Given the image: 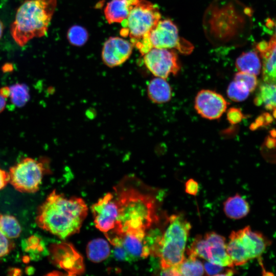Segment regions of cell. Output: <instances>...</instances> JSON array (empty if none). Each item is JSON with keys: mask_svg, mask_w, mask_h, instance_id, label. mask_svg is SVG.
I'll return each mask as SVG.
<instances>
[{"mask_svg": "<svg viewBox=\"0 0 276 276\" xmlns=\"http://www.w3.org/2000/svg\"><path fill=\"white\" fill-rule=\"evenodd\" d=\"M257 49L263 59L262 78L264 82L276 85V38L262 41Z\"/></svg>", "mask_w": 276, "mask_h": 276, "instance_id": "17", "label": "cell"}, {"mask_svg": "<svg viewBox=\"0 0 276 276\" xmlns=\"http://www.w3.org/2000/svg\"><path fill=\"white\" fill-rule=\"evenodd\" d=\"M237 232L250 260L260 258L270 244V240L264 235L252 231L249 226Z\"/></svg>", "mask_w": 276, "mask_h": 276, "instance_id": "16", "label": "cell"}, {"mask_svg": "<svg viewBox=\"0 0 276 276\" xmlns=\"http://www.w3.org/2000/svg\"><path fill=\"white\" fill-rule=\"evenodd\" d=\"M0 93L6 98L9 96L10 90L9 87H4L0 89Z\"/></svg>", "mask_w": 276, "mask_h": 276, "instance_id": "39", "label": "cell"}, {"mask_svg": "<svg viewBox=\"0 0 276 276\" xmlns=\"http://www.w3.org/2000/svg\"><path fill=\"white\" fill-rule=\"evenodd\" d=\"M254 103L257 106L264 105L267 110L276 108V85L266 82L261 84Z\"/></svg>", "mask_w": 276, "mask_h": 276, "instance_id": "24", "label": "cell"}, {"mask_svg": "<svg viewBox=\"0 0 276 276\" xmlns=\"http://www.w3.org/2000/svg\"><path fill=\"white\" fill-rule=\"evenodd\" d=\"M9 173L0 168V190L4 188L9 182Z\"/></svg>", "mask_w": 276, "mask_h": 276, "instance_id": "36", "label": "cell"}, {"mask_svg": "<svg viewBox=\"0 0 276 276\" xmlns=\"http://www.w3.org/2000/svg\"><path fill=\"white\" fill-rule=\"evenodd\" d=\"M273 110V116L276 119V108L274 109Z\"/></svg>", "mask_w": 276, "mask_h": 276, "instance_id": "42", "label": "cell"}, {"mask_svg": "<svg viewBox=\"0 0 276 276\" xmlns=\"http://www.w3.org/2000/svg\"><path fill=\"white\" fill-rule=\"evenodd\" d=\"M204 272L208 275H232L235 271L229 267L206 261L203 264Z\"/></svg>", "mask_w": 276, "mask_h": 276, "instance_id": "30", "label": "cell"}, {"mask_svg": "<svg viewBox=\"0 0 276 276\" xmlns=\"http://www.w3.org/2000/svg\"><path fill=\"white\" fill-rule=\"evenodd\" d=\"M227 105L222 95L211 89L200 90L194 100V108L197 113L210 120L219 119L226 111Z\"/></svg>", "mask_w": 276, "mask_h": 276, "instance_id": "11", "label": "cell"}, {"mask_svg": "<svg viewBox=\"0 0 276 276\" xmlns=\"http://www.w3.org/2000/svg\"><path fill=\"white\" fill-rule=\"evenodd\" d=\"M0 232L8 239H12L19 236L21 228L14 216L0 213Z\"/></svg>", "mask_w": 276, "mask_h": 276, "instance_id": "26", "label": "cell"}, {"mask_svg": "<svg viewBox=\"0 0 276 276\" xmlns=\"http://www.w3.org/2000/svg\"><path fill=\"white\" fill-rule=\"evenodd\" d=\"M0 232V258L8 255L14 248V244Z\"/></svg>", "mask_w": 276, "mask_h": 276, "instance_id": "33", "label": "cell"}, {"mask_svg": "<svg viewBox=\"0 0 276 276\" xmlns=\"http://www.w3.org/2000/svg\"><path fill=\"white\" fill-rule=\"evenodd\" d=\"M191 228L190 223L180 215H172L168 218L167 227L152 253L159 257L162 269L177 266L185 260Z\"/></svg>", "mask_w": 276, "mask_h": 276, "instance_id": "6", "label": "cell"}, {"mask_svg": "<svg viewBox=\"0 0 276 276\" xmlns=\"http://www.w3.org/2000/svg\"><path fill=\"white\" fill-rule=\"evenodd\" d=\"M149 40L152 48L176 49L188 54L193 50L192 44L180 38L176 26L169 19H160L150 32Z\"/></svg>", "mask_w": 276, "mask_h": 276, "instance_id": "8", "label": "cell"}, {"mask_svg": "<svg viewBox=\"0 0 276 276\" xmlns=\"http://www.w3.org/2000/svg\"><path fill=\"white\" fill-rule=\"evenodd\" d=\"M270 134L272 137H276V130L273 129L270 131Z\"/></svg>", "mask_w": 276, "mask_h": 276, "instance_id": "41", "label": "cell"}, {"mask_svg": "<svg viewBox=\"0 0 276 276\" xmlns=\"http://www.w3.org/2000/svg\"><path fill=\"white\" fill-rule=\"evenodd\" d=\"M198 184L193 179H189L185 184V191L187 193L195 196L198 191Z\"/></svg>", "mask_w": 276, "mask_h": 276, "instance_id": "34", "label": "cell"}, {"mask_svg": "<svg viewBox=\"0 0 276 276\" xmlns=\"http://www.w3.org/2000/svg\"><path fill=\"white\" fill-rule=\"evenodd\" d=\"M147 232H131L121 235L112 244L121 246L124 250L127 260L147 258L150 255V248Z\"/></svg>", "mask_w": 276, "mask_h": 276, "instance_id": "13", "label": "cell"}, {"mask_svg": "<svg viewBox=\"0 0 276 276\" xmlns=\"http://www.w3.org/2000/svg\"><path fill=\"white\" fill-rule=\"evenodd\" d=\"M139 0H111L105 9L104 15L109 24L122 23L128 16Z\"/></svg>", "mask_w": 276, "mask_h": 276, "instance_id": "18", "label": "cell"}, {"mask_svg": "<svg viewBox=\"0 0 276 276\" xmlns=\"http://www.w3.org/2000/svg\"><path fill=\"white\" fill-rule=\"evenodd\" d=\"M161 18L158 8L147 0H139L122 23L120 34L144 55L152 48L149 40L150 32Z\"/></svg>", "mask_w": 276, "mask_h": 276, "instance_id": "5", "label": "cell"}, {"mask_svg": "<svg viewBox=\"0 0 276 276\" xmlns=\"http://www.w3.org/2000/svg\"><path fill=\"white\" fill-rule=\"evenodd\" d=\"M4 29V26L2 21L0 20V39L1 38L2 36Z\"/></svg>", "mask_w": 276, "mask_h": 276, "instance_id": "40", "label": "cell"}, {"mask_svg": "<svg viewBox=\"0 0 276 276\" xmlns=\"http://www.w3.org/2000/svg\"><path fill=\"white\" fill-rule=\"evenodd\" d=\"M223 211L226 216L233 219L245 217L250 211L247 201L238 194L228 198L223 203Z\"/></svg>", "mask_w": 276, "mask_h": 276, "instance_id": "21", "label": "cell"}, {"mask_svg": "<svg viewBox=\"0 0 276 276\" xmlns=\"http://www.w3.org/2000/svg\"><path fill=\"white\" fill-rule=\"evenodd\" d=\"M268 125L266 121L264 112L257 117L255 122L252 123L249 127L251 130H255L260 127Z\"/></svg>", "mask_w": 276, "mask_h": 276, "instance_id": "35", "label": "cell"}, {"mask_svg": "<svg viewBox=\"0 0 276 276\" xmlns=\"http://www.w3.org/2000/svg\"><path fill=\"white\" fill-rule=\"evenodd\" d=\"M244 117L241 110L239 108L231 107L227 111V120L232 125H236L240 123Z\"/></svg>", "mask_w": 276, "mask_h": 276, "instance_id": "32", "label": "cell"}, {"mask_svg": "<svg viewBox=\"0 0 276 276\" xmlns=\"http://www.w3.org/2000/svg\"><path fill=\"white\" fill-rule=\"evenodd\" d=\"M9 87V96L13 104L18 107L24 106L30 98L28 87L25 84L16 83Z\"/></svg>", "mask_w": 276, "mask_h": 276, "instance_id": "27", "label": "cell"}, {"mask_svg": "<svg viewBox=\"0 0 276 276\" xmlns=\"http://www.w3.org/2000/svg\"><path fill=\"white\" fill-rule=\"evenodd\" d=\"M86 251L87 257L89 260L95 263H99L109 256L111 248L106 240L98 238L88 243Z\"/></svg>", "mask_w": 276, "mask_h": 276, "instance_id": "23", "label": "cell"}, {"mask_svg": "<svg viewBox=\"0 0 276 276\" xmlns=\"http://www.w3.org/2000/svg\"><path fill=\"white\" fill-rule=\"evenodd\" d=\"M57 6V0H28L17 9L10 33L20 47L45 35Z\"/></svg>", "mask_w": 276, "mask_h": 276, "instance_id": "4", "label": "cell"}, {"mask_svg": "<svg viewBox=\"0 0 276 276\" xmlns=\"http://www.w3.org/2000/svg\"><path fill=\"white\" fill-rule=\"evenodd\" d=\"M172 88L166 79L157 77L151 80L147 85V95L154 103L163 104L172 97Z\"/></svg>", "mask_w": 276, "mask_h": 276, "instance_id": "19", "label": "cell"}, {"mask_svg": "<svg viewBox=\"0 0 276 276\" xmlns=\"http://www.w3.org/2000/svg\"><path fill=\"white\" fill-rule=\"evenodd\" d=\"M249 93V89L243 82L234 80L228 84L226 89L227 97L235 102L245 100Z\"/></svg>", "mask_w": 276, "mask_h": 276, "instance_id": "28", "label": "cell"}, {"mask_svg": "<svg viewBox=\"0 0 276 276\" xmlns=\"http://www.w3.org/2000/svg\"><path fill=\"white\" fill-rule=\"evenodd\" d=\"M95 226L105 236L116 228L118 209L113 193H108L100 198L91 208Z\"/></svg>", "mask_w": 276, "mask_h": 276, "instance_id": "10", "label": "cell"}, {"mask_svg": "<svg viewBox=\"0 0 276 276\" xmlns=\"http://www.w3.org/2000/svg\"><path fill=\"white\" fill-rule=\"evenodd\" d=\"M204 237L202 259L222 266L234 267L226 250L225 238L214 232L206 233Z\"/></svg>", "mask_w": 276, "mask_h": 276, "instance_id": "12", "label": "cell"}, {"mask_svg": "<svg viewBox=\"0 0 276 276\" xmlns=\"http://www.w3.org/2000/svg\"><path fill=\"white\" fill-rule=\"evenodd\" d=\"M266 146L268 148L274 147L276 146V139L273 137H268L266 141Z\"/></svg>", "mask_w": 276, "mask_h": 276, "instance_id": "37", "label": "cell"}, {"mask_svg": "<svg viewBox=\"0 0 276 276\" xmlns=\"http://www.w3.org/2000/svg\"><path fill=\"white\" fill-rule=\"evenodd\" d=\"M234 80L243 82L248 87L250 92L255 90L258 84L256 75L242 72L236 73Z\"/></svg>", "mask_w": 276, "mask_h": 276, "instance_id": "31", "label": "cell"}, {"mask_svg": "<svg viewBox=\"0 0 276 276\" xmlns=\"http://www.w3.org/2000/svg\"><path fill=\"white\" fill-rule=\"evenodd\" d=\"M6 104V98L0 93V113L4 110Z\"/></svg>", "mask_w": 276, "mask_h": 276, "instance_id": "38", "label": "cell"}, {"mask_svg": "<svg viewBox=\"0 0 276 276\" xmlns=\"http://www.w3.org/2000/svg\"><path fill=\"white\" fill-rule=\"evenodd\" d=\"M133 45L125 39L119 37H111L104 43L102 58L108 67H113L124 63L130 57Z\"/></svg>", "mask_w": 276, "mask_h": 276, "instance_id": "14", "label": "cell"}, {"mask_svg": "<svg viewBox=\"0 0 276 276\" xmlns=\"http://www.w3.org/2000/svg\"><path fill=\"white\" fill-rule=\"evenodd\" d=\"M185 260L179 265L175 266L179 275H202L204 273L203 263L197 257L187 255Z\"/></svg>", "mask_w": 276, "mask_h": 276, "instance_id": "25", "label": "cell"}, {"mask_svg": "<svg viewBox=\"0 0 276 276\" xmlns=\"http://www.w3.org/2000/svg\"><path fill=\"white\" fill-rule=\"evenodd\" d=\"M235 65L239 72L254 75L260 74L261 69L260 59L255 51L243 53L236 59Z\"/></svg>", "mask_w": 276, "mask_h": 276, "instance_id": "22", "label": "cell"}, {"mask_svg": "<svg viewBox=\"0 0 276 276\" xmlns=\"http://www.w3.org/2000/svg\"><path fill=\"white\" fill-rule=\"evenodd\" d=\"M87 213L82 198L66 197L53 190L38 208L36 223L42 229L64 239L80 231Z\"/></svg>", "mask_w": 276, "mask_h": 276, "instance_id": "3", "label": "cell"}, {"mask_svg": "<svg viewBox=\"0 0 276 276\" xmlns=\"http://www.w3.org/2000/svg\"><path fill=\"white\" fill-rule=\"evenodd\" d=\"M69 42L75 46H81L87 40L88 34L85 28L74 26L70 28L67 34Z\"/></svg>", "mask_w": 276, "mask_h": 276, "instance_id": "29", "label": "cell"}, {"mask_svg": "<svg viewBox=\"0 0 276 276\" xmlns=\"http://www.w3.org/2000/svg\"><path fill=\"white\" fill-rule=\"evenodd\" d=\"M54 261L69 274H78L84 271L82 257L70 244L62 243L52 247Z\"/></svg>", "mask_w": 276, "mask_h": 276, "instance_id": "15", "label": "cell"}, {"mask_svg": "<svg viewBox=\"0 0 276 276\" xmlns=\"http://www.w3.org/2000/svg\"><path fill=\"white\" fill-rule=\"evenodd\" d=\"M250 11L238 0H214L203 18L206 38L216 47L240 45L249 27Z\"/></svg>", "mask_w": 276, "mask_h": 276, "instance_id": "2", "label": "cell"}, {"mask_svg": "<svg viewBox=\"0 0 276 276\" xmlns=\"http://www.w3.org/2000/svg\"><path fill=\"white\" fill-rule=\"evenodd\" d=\"M226 250L234 266L244 265L250 260L237 231L231 233L229 241L226 243Z\"/></svg>", "mask_w": 276, "mask_h": 276, "instance_id": "20", "label": "cell"}, {"mask_svg": "<svg viewBox=\"0 0 276 276\" xmlns=\"http://www.w3.org/2000/svg\"><path fill=\"white\" fill-rule=\"evenodd\" d=\"M139 184L130 176L114 187L118 219L115 229L106 236L110 243L126 233L147 232L158 220L155 198Z\"/></svg>", "mask_w": 276, "mask_h": 276, "instance_id": "1", "label": "cell"}, {"mask_svg": "<svg viewBox=\"0 0 276 276\" xmlns=\"http://www.w3.org/2000/svg\"><path fill=\"white\" fill-rule=\"evenodd\" d=\"M143 56L145 66L155 77L167 79L180 71L178 57L173 49L153 48Z\"/></svg>", "mask_w": 276, "mask_h": 276, "instance_id": "9", "label": "cell"}, {"mask_svg": "<svg viewBox=\"0 0 276 276\" xmlns=\"http://www.w3.org/2000/svg\"><path fill=\"white\" fill-rule=\"evenodd\" d=\"M44 168L43 165L30 157L22 159L9 170V182L21 193H34L41 185Z\"/></svg>", "mask_w": 276, "mask_h": 276, "instance_id": "7", "label": "cell"}]
</instances>
